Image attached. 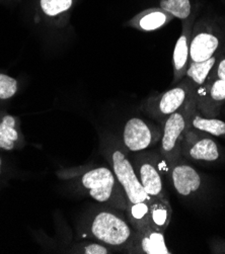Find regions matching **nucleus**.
<instances>
[{
	"mask_svg": "<svg viewBox=\"0 0 225 254\" xmlns=\"http://www.w3.org/2000/svg\"><path fill=\"white\" fill-rule=\"evenodd\" d=\"M196 111L195 94L180 111L170 115L162 124L160 139V155L163 171L182 158V142L186 132L190 129V119Z\"/></svg>",
	"mask_w": 225,
	"mask_h": 254,
	"instance_id": "f257e3e1",
	"label": "nucleus"
},
{
	"mask_svg": "<svg viewBox=\"0 0 225 254\" xmlns=\"http://www.w3.org/2000/svg\"><path fill=\"white\" fill-rule=\"evenodd\" d=\"M82 187L94 200L126 211L129 201L115 173L108 167H97L84 173Z\"/></svg>",
	"mask_w": 225,
	"mask_h": 254,
	"instance_id": "f03ea898",
	"label": "nucleus"
},
{
	"mask_svg": "<svg viewBox=\"0 0 225 254\" xmlns=\"http://www.w3.org/2000/svg\"><path fill=\"white\" fill-rule=\"evenodd\" d=\"M93 238L113 247H126L133 241L131 227L115 213L103 211L94 216L90 225Z\"/></svg>",
	"mask_w": 225,
	"mask_h": 254,
	"instance_id": "7ed1b4c3",
	"label": "nucleus"
},
{
	"mask_svg": "<svg viewBox=\"0 0 225 254\" xmlns=\"http://www.w3.org/2000/svg\"><path fill=\"white\" fill-rule=\"evenodd\" d=\"M110 160L113 172L126 193L128 201L131 204L148 201L150 196L145 192L136 174L133 163L128 158L126 152L120 148L113 150L110 154Z\"/></svg>",
	"mask_w": 225,
	"mask_h": 254,
	"instance_id": "20e7f679",
	"label": "nucleus"
},
{
	"mask_svg": "<svg viewBox=\"0 0 225 254\" xmlns=\"http://www.w3.org/2000/svg\"><path fill=\"white\" fill-rule=\"evenodd\" d=\"M159 160L152 153H142L135 158L133 166L145 192L150 197L169 200L163 186Z\"/></svg>",
	"mask_w": 225,
	"mask_h": 254,
	"instance_id": "39448f33",
	"label": "nucleus"
},
{
	"mask_svg": "<svg viewBox=\"0 0 225 254\" xmlns=\"http://www.w3.org/2000/svg\"><path fill=\"white\" fill-rule=\"evenodd\" d=\"M162 135V130L154 125L133 118L127 121L123 131V144L131 152H141L155 145Z\"/></svg>",
	"mask_w": 225,
	"mask_h": 254,
	"instance_id": "423d86ee",
	"label": "nucleus"
},
{
	"mask_svg": "<svg viewBox=\"0 0 225 254\" xmlns=\"http://www.w3.org/2000/svg\"><path fill=\"white\" fill-rule=\"evenodd\" d=\"M181 154L192 161L213 162L219 158L218 146L214 140L193 129H189L184 136Z\"/></svg>",
	"mask_w": 225,
	"mask_h": 254,
	"instance_id": "0eeeda50",
	"label": "nucleus"
},
{
	"mask_svg": "<svg viewBox=\"0 0 225 254\" xmlns=\"http://www.w3.org/2000/svg\"><path fill=\"white\" fill-rule=\"evenodd\" d=\"M193 86L189 82H184L162 93L154 106L153 116L163 124V122L173 113L180 111L194 96Z\"/></svg>",
	"mask_w": 225,
	"mask_h": 254,
	"instance_id": "6e6552de",
	"label": "nucleus"
},
{
	"mask_svg": "<svg viewBox=\"0 0 225 254\" xmlns=\"http://www.w3.org/2000/svg\"><path fill=\"white\" fill-rule=\"evenodd\" d=\"M174 190L182 196H189L196 192L202 184L199 172L181 158L171 164L166 172Z\"/></svg>",
	"mask_w": 225,
	"mask_h": 254,
	"instance_id": "1a4fd4ad",
	"label": "nucleus"
},
{
	"mask_svg": "<svg viewBox=\"0 0 225 254\" xmlns=\"http://www.w3.org/2000/svg\"><path fill=\"white\" fill-rule=\"evenodd\" d=\"M219 46V40L212 34L201 32L190 42L191 62H203L213 57Z\"/></svg>",
	"mask_w": 225,
	"mask_h": 254,
	"instance_id": "9d476101",
	"label": "nucleus"
},
{
	"mask_svg": "<svg viewBox=\"0 0 225 254\" xmlns=\"http://www.w3.org/2000/svg\"><path fill=\"white\" fill-rule=\"evenodd\" d=\"M191 31L189 27H184L182 36L178 39L173 50V72L174 82H180L186 75L188 69V62L190 59V42H191Z\"/></svg>",
	"mask_w": 225,
	"mask_h": 254,
	"instance_id": "9b49d317",
	"label": "nucleus"
},
{
	"mask_svg": "<svg viewBox=\"0 0 225 254\" xmlns=\"http://www.w3.org/2000/svg\"><path fill=\"white\" fill-rule=\"evenodd\" d=\"M148 206L151 228L156 231L164 232L171 220L172 211L170 207V200L150 197L148 199Z\"/></svg>",
	"mask_w": 225,
	"mask_h": 254,
	"instance_id": "f8f14e48",
	"label": "nucleus"
},
{
	"mask_svg": "<svg viewBox=\"0 0 225 254\" xmlns=\"http://www.w3.org/2000/svg\"><path fill=\"white\" fill-rule=\"evenodd\" d=\"M125 212L127 214L131 226L137 231V233H143L149 229H152L151 222H150L148 201H139L136 204L129 202Z\"/></svg>",
	"mask_w": 225,
	"mask_h": 254,
	"instance_id": "ddd939ff",
	"label": "nucleus"
},
{
	"mask_svg": "<svg viewBox=\"0 0 225 254\" xmlns=\"http://www.w3.org/2000/svg\"><path fill=\"white\" fill-rule=\"evenodd\" d=\"M225 100V80L217 79L207 88H200L199 95H195L196 101V110H199L200 113L204 114L207 110L211 101Z\"/></svg>",
	"mask_w": 225,
	"mask_h": 254,
	"instance_id": "4468645a",
	"label": "nucleus"
},
{
	"mask_svg": "<svg viewBox=\"0 0 225 254\" xmlns=\"http://www.w3.org/2000/svg\"><path fill=\"white\" fill-rule=\"evenodd\" d=\"M140 236L141 250L146 254H169L170 251L164 240V232L149 229L138 233Z\"/></svg>",
	"mask_w": 225,
	"mask_h": 254,
	"instance_id": "2eb2a0df",
	"label": "nucleus"
},
{
	"mask_svg": "<svg viewBox=\"0 0 225 254\" xmlns=\"http://www.w3.org/2000/svg\"><path fill=\"white\" fill-rule=\"evenodd\" d=\"M190 129L207 133L216 137L225 135V123L217 119H207L199 114L197 110L190 119Z\"/></svg>",
	"mask_w": 225,
	"mask_h": 254,
	"instance_id": "dca6fc26",
	"label": "nucleus"
},
{
	"mask_svg": "<svg viewBox=\"0 0 225 254\" xmlns=\"http://www.w3.org/2000/svg\"><path fill=\"white\" fill-rule=\"evenodd\" d=\"M215 62L216 59L214 57H211L203 62H191V64L188 66L186 76L191 79L194 84L202 86L206 82V79L211 69L215 65Z\"/></svg>",
	"mask_w": 225,
	"mask_h": 254,
	"instance_id": "f3484780",
	"label": "nucleus"
},
{
	"mask_svg": "<svg viewBox=\"0 0 225 254\" xmlns=\"http://www.w3.org/2000/svg\"><path fill=\"white\" fill-rule=\"evenodd\" d=\"M171 15L164 10H151L141 16L138 21V27L143 31L157 30L170 20Z\"/></svg>",
	"mask_w": 225,
	"mask_h": 254,
	"instance_id": "a211bd4d",
	"label": "nucleus"
},
{
	"mask_svg": "<svg viewBox=\"0 0 225 254\" xmlns=\"http://www.w3.org/2000/svg\"><path fill=\"white\" fill-rule=\"evenodd\" d=\"M15 120L11 116H5L0 124V148L11 150L14 147V142L18 135L14 129Z\"/></svg>",
	"mask_w": 225,
	"mask_h": 254,
	"instance_id": "6ab92c4d",
	"label": "nucleus"
},
{
	"mask_svg": "<svg viewBox=\"0 0 225 254\" xmlns=\"http://www.w3.org/2000/svg\"><path fill=\"white\" fill-rule=\"evenodd\" d=\"M160 7L170 15L186 19L191 14L190 0H161Z\"/></svg>",
	"mask_w": 225,
	"mask_h": 254,
	"instance_id": "aec40b11",
	"label": "nucleus"
},
{
	"mask_svg": "<svg viewBox=\"0 0 225 254\" xmlns=\"http://www.w3.org/2000/svg\"><path fill=\"white\" fill-rule=\"evenodd\" d=\"M41 8L49 16H55L68 10L72 5V0H41Z\"/></svg>",
	"mask_w": 225,
	"mask_h": 254,
	"instance_id": "412c9836",
	"label": "nucleus"
},
{
	"mask_svg": "<svg viewBox=\"0 0 225 254\" xmlns=\"http://www.w3.org/2000/svg\"><path fill=\"white\" fill-rule=\"evenodd\" d=\"M17 90V81L5 74L0 73V99L12 97Z\"/></svg>",
	"mask_w": 225,
	"mask_h": 254,
	"instance_id": "4be33fe9",
	"label": "nucleus"
},
{
	"mask_svg": "<svg viewBox=\"0 0 225 254\" xmlns=\"http://www.w3.org/2000/svg\"><path fill=\"white\" fill-rule=\"evenodd\" d=\"M83 253L86 254H108L110 250L105 245L98 244V243H90L84 246Z\"/></svg>",
	"mask_w": 225,
	"mask_h": 254,
	"instance_id": "5701e85b",
	"label": "nucleus"
},
{
	"mask_svg": "<svg viewBox=\"0 0 225 254\" xmlns=\"http://www.w3.org/2000/svg\"><path fill=\"white\" fill-rule=\"evenodd\" d=\"M217 76H218V79L221 80H225V59H223L217 68Z\"/></svg>",
	"mask_w": 225,
	"mask_h": 254,
	"instance_id": "b1692460",
	"label": "nucleus"
},
{
	"mask_svg": "<svg viewBox=\"0 0 225 254\" xmlns=\"http://www.w3.org/2000/svg\"><path fill=\"white\" fill-rule=\"evenodd\" d=\"M0 166H1V159H0Z\"/></svg>",
	"mask_w": 225,
	"mask_h": 254,
	"instance_id": "393cba45",
	"label": "nucleus"
}]
</instances>
